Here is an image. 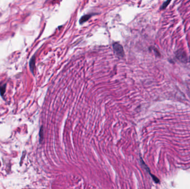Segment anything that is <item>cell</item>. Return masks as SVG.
Listing matches in <instances>:
<instances>
[{"instance_id":"3","label":"cell","mask_w":190,"mask_h":189,"mask_svg":"<svg viewBox=\"0 0 190 189\" xmlns=\"http://www.w3.org/2000/svg\"><path fill=\"white\" fill-rule=\"evenodd\" d=\"M35 59H34V58H32V59L30 61L29 66H30V69H31V71L32 72L33 74L34 73V70H35Z\"/></svg>"},{"instance_id":"1","label":"cell","mask_w":190,"mask_h":189,"mask_svg":"<svg viewBox=\"0 0 190 189\" xmlns=\"http://www.w3.org/2000/svg\"><path fill=\"white\" fill-rule=\"evenodd\" d=\"M113 48L114 52L117 54L118 56L120 57H123L124 56V50L123 49L122 46L121 44L118 43H114L113 44Z\"/></svg>"},{"instance_id":"2","label":"cell","mask_w":190,"mask_h":189,"mask_svg":"<svg viewBox=\"0 0 190 189\" xmlns=\"http://www.w3.org/2000/svg\"><path fill=\"white\" fill-rule=\"evenodd\" d=\"M176 57L181 62H187V56L186 55V53L182 50H180L177 51L176 53Z\"/></svg>"},{"instance_id":"8","label":"cell","mask_w":190,"mask_h":189,"mask_svg":"<svg viewBox=\"0 0 190 189\" xmlns=\"http://www.w3.org/2000/svg\"><path fill=\"white\" fill-rule=\"evenodd\" d=\"M0 165H1V163H0Z\"/></svg>"},{"instance_id":"4","label":"cell","mask_w":190,"mask_h":189,"mask_svg":"<svg viewBox=\"0 0 190 189\" xmlns=\"http://www.w3.org/2000/svg\"><path fill=\"white\" fill-rule=\"evenodd\" d=\"M90 17H91V15H85L84 16H83V17L81 18L80 21H79L80 24H83V23H84L86 21H87L90 18Z\"/></svg>"},{"instance_id":"6","label":"cell","mask_w":190,"mask_h":189,"mask_svg":"<svg viewBox=\"0 0 190 189\" xmlns=\"http://www.w3.org/2000/svg\"><path fill=\"white\" fill-rule=\"evenodd\" d=\"M44 139V129H43V127H41V129H40V143Z\"/></svg>"},{"instance_id":"5","label":"cell","mask_w":190,"mask_h":189,"mask_svg":"<svg viewBox=\"0 0 190 189\" xmlns=\"http://www.w3.org/2000/svg\"><path fill=\"white\" fill-rule=\"evenodd\" d=\"M6 84H4L3 86L0 87V93H1V96H3V95L5 93L6 88Z\"/></svg>"},{"instance_id":"7","label":"cell","mask_w":190,"mask_h":189,"mask_svg":"<svg viewBox=\"0 0 190 189\" xmlns=\"http://www.w3.org/2000/svg\"><path fill=\"white\" fill-rule=\"evenodd\" d=\"M171 0H167L166 2H165V3L163 4V5L162 6V9H165L166 7V6L170 3Z\"/></svg>"}]
</instances>
